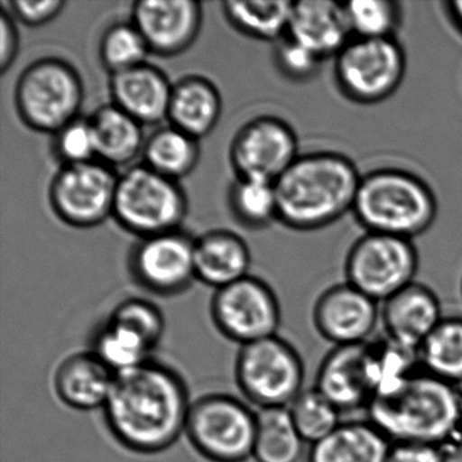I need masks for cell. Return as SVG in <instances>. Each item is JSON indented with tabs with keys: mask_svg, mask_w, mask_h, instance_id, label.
<instances>
[{
	"mask_svg": "<svg viewBox=\"0 0 462 462\" xmlns=\"http://www.w3.org/2000/svg\"><path fill=\"white\" fill-rule=\"evenodd\" d=\"M288 36L323 61L337 58L353 39L345 5L332 0L293 2Z\"/></svg>",
	"mask_w": 462,
	"mask_h": 462,
	"instance_id": "19",
	"label": "cell"
},
{
	"mask_svg": "<svg viewBox=\"0 0 462 462\" xmlns=\"http://www.w3.org/2000/svg\"><path fill=\"white\" fill-rule=\"evenodd\" d=\"M408 367V354L385 337L361 345L337 346L321 361L315 388L342 413L367 410Z\"/></svg>",
	"mask_w": 462,
	"mask_h": 462,
	"instance_id": "5",
	"label": "cell"
},
{
	"mask_svg": "<svg viewBox=\"0 0 462 462\" xmlns=\"http://www.w3.org/2000/svg\"><path fill=\"white\" fill-rule=\"evenodd\" d=\"M461 296H462V281H461Z\"/></svg>",
	"mask_w": 462,
	"mask_h": 462,
	"instance_id": "42",
	"label": "cell"
},
{
	"mask_svg": "<svg viewBox=\"0 0 462 462\" xmlns=\"http://www.w3.org/2000/svg\"><path fill=\"white\" fill-rule=\"evenodd\" d=\"M391 440L369 419L342 421L310 445L307 462H385Z\"/></svg>",
	"mask_w": 462,
	"mask_h": 462,
	"instance_id": "24",
	"label": "cell"
},
{
	"mask_svg": "<svg viewBox=\"0 0 462 462\" xmlns=\"http://www.w3.org/2000/svg\"><path fill=\"white\" fill-rule=\"evenodd\" d=\"M197 280L217 289L247 277L251 253L247 243L235 232L209 231L194 243Z\"/></svg>",
	"mask_w": 462,
	"mask_h": 462,
	"instance_id": "22",
	"label": "cell"
},
{
	"mask_svg": "<svg viewBox=\"0 0 462 462\" xmlns=\"http://www.w3.org/2000/svg\"><path fill=\"white\" fill-rule=\"evenodd\" d=\"M256 413L232 394L210 393L191 402L185 434L210 462H245L253 457Z\"/></svg>",
	"mask_w": 462,
	"mask_h": 462,
	"instance_id": "8",
	"label": "cell"
},
{
	"mask_svg": "<svg viewBox=\"0 0 462 462\" xmlns=\"http://www.w3.org/2000/svg\"><path fill=\"white\" fill-rule=\"evenodd\" d=\"M0 37H2L0 72L5 74L14 63L18 55V48H20V37H18L14 17L5 7L0 10Z\"/></svg>",
	"mask_w": 462,
	"mask_h": 462,
	"instance_id": "40",
	"label": "cell"
},
{
	"mask_svg": "<svg viewBox=\"0 0 462 462\" xmlns=\"http://www.w3.org/2000/svg\"><path fill=\"white\" fill-rule=\"evenodd\" d=\"M305 443L319 442L342 423V412L318 388L304 389L288 407Z\"/></svg>",
	"mask_w": 462,
	"mask_h": 462,
	"instance_id": "33",
	"label": "cell"
},
{
	"mask_svg": "<svg viewBox=\"0 0 462 462\" xmlns=\"http://www.w3.org/2000/svg\"><path fill=\"white\" fill-rule=\"evenodd\" d=\"M67 6L64 0H13L10 14L29 28H39L55 20Z\"/></svg>",
	"mask_w": 462,
	"mask_h": 462,
	"instance_id": "38",
	"label": "cell"
},
{
	"mask_svg": "<svg viewBox=\"0 0 462 462\" xmlns=\"http://www.w3.org/2000/svg\"><path fill=\"white\" fill-rule=\"evenodd\" d=\"M446 15L453 23L454 28L462 34V0H451L443 5Z\"/></svg>",
	"mask_w": 462,
	"mask_h": 462,
	"instance_id": "41",
	"label": "cell"
},
{
	"mask_svg": "<svg viewBox=\"0 0 462 462\" xmlns=\"http://www.w3.org/2000/svg\"><path fill=\"white\" fill-rule=\"evenodd\" d=\"M199 140L169 125L159 128L145 140L143 164L170 180L188 177L199 164Z\"/></svg>",
	"mask_w": 462,
	"mask_h": 462,
	"instance_id": "26",
	"label": "cell"
},
{
	"mask_svg": "<svg viewBox=\"0 0 462 462\" xmlns=\"http://www.w3.org/2000/svg\"><path fill=\"white\" fill-rule=\"evenodd\" d=\"M362 175L348 156L332 151L300 155L275 180L278 220L296 231H316L353 212Z\"/></svg>",
	"mask_w": 462,
	"mask_h": 462,
	"instance_id": "3",
	"label": "cell"
},
{
	"mask_svg": "<svg viewBox=\"0 0 462 462\" xmlns=\"http://www.w3.org/2000/svg\"><path fill=\"white\" fill-rule=\"evenodd\" d=\"M116 373L93 351L67 356L55 373L59 399L72 410L104 408L109 399Z\"/></svg>",
	"mask_w": 462,
	"mask_h": 462,
	"instance_id": "21",
	"label": "cell"
},
{
	"mask_svg": "<svg viewBox=\"0 0 462 462\" xmlns=\"http://www.w3.org/2000/svg\"><path fill=\"white\" fill-rule=\"evenodd\" d=\"M448 454L427 443L393 442L385 462H448Z\"/></svg>",
	"mask_w": 462,
	"mask_h": 462,
	"instance_id": "39",
	"label": "cell"
},
{
	"mask_svg": "<svg viewBox=\"0 0 462 462\" xmlns=\"http://www.w3.org/2000/svg\"><path fill=\"white\" fill-rule=\"evenodd\" d=\"M155 348L137 332L107 318L93 337V351L113 372H124L152 358Z\"/></svg>",
	"mask_w": 462,
	"mask_h": 462,
	"instance_id": "30",
	"label": "cell"
},
{
	"mask_svg": "<svg viewBox=\"0 0 462 462\" xmlns=\"http://www.w3.org/2000/svg\"><path fill=\"white\" fill-rule=\"evenodd\" d=\"M304 443L288 408H263L256 413V462H299Z\"/></svg>",
	"mask_w": 462,
	"mask_h": 462,
	"instance_id": "29",
	"label": "cell"
},
{
	"mask_svg": "<svg viewBox=\"0 0 462 462\" xmlns=\"http://www.w3.org/2000/svg\"><path fill=\"white\" fill-rule=\"evenodd\" d=\"M228 204L235 220L245 228H266L278 220L275 182L237 178L229 189Z\"/></svg>",
	"mask_w": 462,
	"mask_h": 462,
	"instance_id": "31",
	"label": "cell"
},
{
	"mask_svg": "<svg viewBox=\"0 0 462 462\" xmlns=\"http://www.w3.org/2000/svg\"><path fill=\"white\" fill-rule=\"evenodd\" d=\"M378 304L351 283H337L316 300L313 324L319 335L335 347L361 345L372 340L381 321Z\"/></svg>",
	"mask_w": 462,
	"mask_h": 462,
	"instance_id": "16",
	"label": "cell"
},
{
	"mask_svg": "<svg viewBox=\"0 0 462 462\" xmlns=\"http://www.w3.org/2000/svg\"><path fill=\"white\" fill-rule=\"evenodd\" d=\"M118 175L99 161L61 166L50 188V201L59 218L75 228H93L115 209Z\"/></svg>",
	"mask_w": 462,
	"mask_h": 462,
	"instance_id": "12",
	"label": "cell"
},
{
	"mask_svg": "<svg viewBox=\"0 0 462 462\" xmlns=\"http://www.w3.org/2000/svg\"><path fill=\"white\" fill-rule=\"evenodd\" d=\"M85 86L79 72L63 59L42 58L29 64L15 86L21 120L36 132L53 134L79 117Z\"/></svg>",
	"mask_w": 462,
	"mask_h": 462,
	"instance_id": "7",
	"label": "cell"
},
{
	"mask_svg": "<svg viewBox=\"0 0 462 462\" xmlns=\"http://www.w3.org/2000/svg\"><path fill=\"white\" fill-rule=\"evenodd\" d=\"M188 208V196L180 182L145 164H134L118 175L113 216L140 239L180 231Z\"/></svg>",
	"mask_w": 462,
	"mask_h": 462,
	"instance_id": "6",
	"label": "cell"
},
{
	"mask_svg": "<svg viewBox=\"0 0 462 462\" xmlns=\"http://www.w3.org/2000/svg\"><path fill=\"white\" fill-rule=\"evenodd\" d=\"M353 213L366 232L412 240L434 224L438 201L418 175L383 167L362 175Z\"/></svg>",
	"mask_w": 462,
	"mask_h": 462,
	"instance_id": "4",
	"label": "cell"
},
{
	"mask_svg": "<svg viewBox=\"0 0 462 462\" xmlns=\"http://www.w3.org/2000/svg\"><path fill=\"white\" fill-rule=\"evenodd\" d=\"M366 411L391 443H427L448 456L462 448V386L438 380L420 367L375 397Z\"/></svg>",
	"mask_w": 462,
	"mask_h": 462,
	"instance_id": "2",
	"label": "cell"
},
{
	"mask_svg": "<svg viewBox=\"0 0 462 462\" xmlns=\"http://www.w3.org/2000/svg\"><path fill=\"white\" fill-rule=\"evenodd\" d=\"M202 17V5L194 0H140L132 9V23L151 53L163 58L180 55L194 44Z\"/></svg>",
	"mask_w": 462,
	"mask_h": 462,
	"instance_id": "17",
	"label": "cell"
},
{
	"mask_svg": "<svg viewBox=\"0 0 462 462\" xmlns=\"http://www.w3.org/2000/svg\"><path fill=\"white\" fill-rule=\"evenodd\" d=\"M275 67L283 78L291 82L304 83L320 71L323 60L291 37H283L274 50Z\"/></svg>",
	"mask_w": 462,
	"mask_h": 462,
	"instance_id": "37",
	"label": "cell"
},
{
	"mask_svg": "<svg viewBox=\"0 0 462 462\" xmlns=\"http://www.w3.org/2000/svg\"><path fill=\"white\" fill-rule=\"evenodd\" d=\"M221 110L218 88L207 78L191 75L172 85L167 120L170 125L201 140L216 128Z\"/></svg>",
	"mask_w": 462,
	"mask_h": 462,
	"instance_id": "23",
	"label": "cell"
},
{
	"mask_svg": "<svg viewBox=\"0 0 462 462\" xmlns=\"http://www.w3.org/2000/svg\"><path fill=\"white\" fill-rule=\"evenodd\" d=\"M109 318L134 329L153 348L161 342L166 328L163 312L144 299H128L120 302Z\"/></svg>",
	"mask_w": 462,
	"mask_h": 462,
	"instance_id": "36",
	"label": "cell"
},
{
	"mask_svg": "<svg viewBox=\"0 0 462 462\" xmlns=\"http://www.w3.org/2000/svg\"><path fill=\"white\" fill-rule=\"evenodd\" d=\"M293 2L291 0H226L223 12L228 23L245 36L278 42L288 36Z\"/></svg>",
	"mask_w": 462,
	"mask_h": 462,
	"instance_id": "28",
	"label": "cell"
},
{
	"mask_svg": "<svg viewBox=\"0 0 462 462\" xmlns=\"http://www.w3.org/2000/svg\"><path fill=\"white\" fill-rule=\"evenodd\" d=\"M190 407L182 375L151 358L116 374L102 410L110 434L123 448L158 454L185 434Z\"/></svg>",
	"mask_w": 462,
	"mask_h": 462,
	"instance_id": "1",
	"label": "cell"
},
{
	"mask_svg": "<svg viewBox=\"0 0 462 462\" xmlns=\"http://www.w3.org/2000/svg\"><path fill=\"white\" fill-rule=\"evenodd\" d=\"M110 93L113 104L142 125L167 120L172 85L158 67L145 63L112 75Z\"/></svg>",
	"mask_w": 462,
	"mask_h": 462,
	"instance_id": "20",
	"label": "cell"
},
{
	"mask_svg": "<svg viewBox=\"0 0 462 462\" xmlns=\"http://www.w3.org/2000/svg\"><path fill=\"white\" fill-rule=\"evenodd\" d=\"M213 323L226 337L245 346L277 335L281 308L274 291L247 275L217 289L210 304Z\"/></svg>",
	"mask_w": 462,
	"mask_h": 462,
	"instance_id": "13",
	"label": "cell"
},
{
	"mask_svg": "<svg viewBox=\"0 0 462 462\" xmlns=\"http://www.w3.org/2000/svg\"><path fill=\"white\" fill-rule=\"evenodd\" d=\"M419 254L412 240L366 232L346 256V282L383 302L415 282Z\"/></svg>",
	"mask_w": 462,
	"mask_h": 462,
	"instance_id": "11",
	"label": "cell"
},
{
	"mask_svg": "<svg viewBox=\"0 0 462 462\" xmlns=\"http://www.w3.org/2000/svg\"><path fill=\"white\" fill-rule=\"evenodd\" d=\"M98 161L112 167L131 166L143 155L144 131L139 121L115 104L98 107L91 115Z\"/></svg>",
	"mask_w": 462,
	"mask_h": 462,
	"instance_id": "25",
	"label": "cell"
},
{
	"mask_svg": "<svg viewBox=\"0 0 462 462\" xmlns=\"http://www.w3.org/2000/svg\"><path fill=\"white\" fill-rule=\"evenodd\" d=\"M196 239L172 231L143 237L132 248L129 270L137 285L158 296H177L190 288L196 277Z\"/></svg>",
	"mask_w": 462,
	"mask_h": 462,
	"instance_id": "15",
	"label": "cell"
},
{
	"mask_svg": "<svg viewBox=\"0 0 462 462\" xmlns=\"http://www.w3.org/2000/svg\"><path fill=\"white\" fill-rule=\"evenodd\" d=\"M299 139L286 121L261 116L242 126L229 148L237 178L275 182L299 158Z\"/></svg>",
	"mask_w": 462,
	"mask_h": 462,
	"instance_id": "14",
	"label": "cell"
},
{
	"mask_svg": "<svg viewBox=\"0 0 462 462\" xmlns=\"http://www.w3.org/2000/svg\"><path fill=\"white\" fill-rule=\"evenodd\" d=\"M443 316L437 293L416 281L381 305V324L386 339L412 353L418 351Z\"/></svg>",
	"mask_w": 462,
	"mask_h": 462,
	"instance_id": "18",
	"label": "cell"
},
{
	"mask_svg": "<svg viewBox=\"0 0 462 462\" xmlns=\"http://www.w3.org/2000/svg\"><path fill=\"white\" fill-rule=\"evenodd\" d=\"M416 358L427 374L462 386V316H443L416 351Z\"/></svg>",
	"mask_w": 462,
	"mask_h": 462,
	"instance_id": "27",
	"label": "cell"
},
{
	"mask_svg": "<svg viewBox=\"0 0 462 462\" xmlns=\"http://www.w3.org/2000/svg\"><path fill=\"white\" fill-rule=\"evenodd\" d=\"M53 152L61 166L97 161V143L90 118L78 117L56 132Z\"/></svg>",
	"mask_w": 462,
	"mask_h": 462,
	"instance_id": "35",
	"label": "cell"
},
{
	"mask_svg": "<svg viewBox=\"0 0 462 462\" xmlns=\"http://www.w3.org/2000/svg\"><path fill=\"white\" fill-rule=\"evenodd\" d=\"M405 71L407 56L396 39H351L335 58L334 79L348 101L377 105L399 90Z\"/></svg>",
	"mask_w": 462,
	"mask_h": 462,
	"instance_id": "10",
	"label": "cell"
},
{
	"mask_svg": "<svg viewBox=\"0 0 462 462\" xmlns=\"http://www.w3.org/2000/svg\"><path fill=\"white\" fill-rule=\"evenodd\" d=\"M151 51L132 21L113 23L99 42V59L110 74H120L147 63Z\"/></svg>",
	"mask_w": 462,
	"mask_h": 462,
	"instance_id": "34",
	"label": "cell"
},
{
	"mask_svg": "<svg viewBox=\"0 0 462 462\" xmlns=\"http://www.w3.org/2000/svg\"><path fill=\"white\" fill-rule=\"evenodd\" d=\"M235 374L242 393L261 410L288 408L304 391L301 356L293 345L277 335L242 346Z\"/></svg>",
	"mask_w": 462,
	"mask_h": 462,
	"instance_id": "9",
	"label": "cell"
},
{
	"mask_svg": "<svg viewBox=\"0 0 462 462\" xmlns=\"http://www.w3.org/2000/svg\"><path fill=\"white\" fill-rule=\"evenodd\" d=\"M343 5L353 39H396L394 36L402 23L399 2L353 0Z\"/></svg>",
	"mask_w": 462,
	"mask_h": 462,
	"instance_id": "32",
	"label": "cell"
}]
</instances>
